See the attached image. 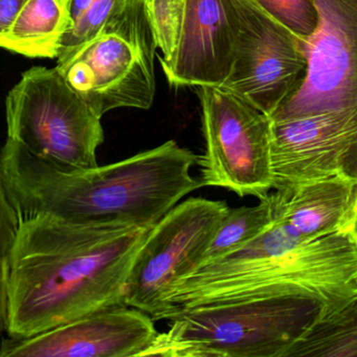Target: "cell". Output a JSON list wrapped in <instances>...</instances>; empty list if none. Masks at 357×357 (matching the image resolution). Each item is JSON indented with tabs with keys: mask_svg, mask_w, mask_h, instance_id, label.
I'll use <instances>...</instances> for the list:
<instances>
[{
	"mask_svg": "<svg viewBox=\"0 0 357 357\" xmlns=\"http://www.w3.org/2000/svg\"><path fill=\"white\" fill-rule=\"evenodd\" d=\"M151 227L20 219L10 260L7 334L28 338L124 304L131 266Z\"/></svg>",
	"mask_w": 357,
	"mask_h": 357,
	"instance_id": "6da1fadb",
	"label": "cell"
},
{
	"mask_svg": "<svg viewBox=\"0 0 357 357\" xmlns=\"http://www.w3.org/2000/svg\"><path fill=\"white\" fill-rule=\"evenodd\" d=\"M197 155L168 141L106 166L78 168L31 153L8 139L0 174L20 219L55 217L85 225L152 227L204 187L191 169Z\"/></svg>",
	"mask_w": 357,
	"mask_h": 357,
	"instance_id": "7a4b0ae2",
	"label": "cell"
},
{
	"mask_svg": "<svg viewBox=\"0 0 357 357\" xmlns=\"http://www.w3.org/2000/svg\"><path fill=\"white\" fill-rule=\"evenodd\" d=\"M289 294H313L325 311L357 301V236L302 241L273 220L248 243L181 278L167 296L166 319L177 308Z\"/></svg>",
	"mask_w": 357,
	"mask_h": 357,
	"instance_id": "3957f363",
	"label": "cell"
},
{
	"mask_svg": "<svg viewBox=\"0 0 357 357\" xmlns=\"http://www.w3.org/2000/svg\"><path fill=\"white\" fill-rule=\"evenodd\" d=\"M325 307L313 294H289L177 308L141 356L285 357Z\"/></svg>",
	"mask_w": 357,
	"mask_h": 357,
	"instance_id": "277c9868",
	"label": "cell"
},
{
	"mask_svg": "<svg viewBox=\"0 0 357 357\" xmlns=\"http://www.w3.org/2000/svg\"><path fill=\"white\" fill-rule=\"evenodd\" d=\"M156 45L144 0H125L102 32L56 68L99 118L116 108L149 109Z\"/></svg>",
	"mask_w": 357,
	"mask_h": 357,
	"instance_id": "5b68a950",
	"label": "cell"
},
{
	"mask_svg": "<svg viewBox=\"0 0 357 357\" xmlns=\"http://www.w3.org/2000/svg\"><path fill=\"white\" fill-rule=\"evenodd\" d=\"M8 139L39 158L78 168L98 166L101 118L70 89L57 68L22 74L6 100Z\"/></svg>",
	"mask_w": 357,
	"mask_h": 357,
	"instance_id": "8992f818",
	"label": "cell"
},
{
	"mask_svg": "<svg viewBox=\"0 0 357 357\" xmlns=\"http://www.w3.org/2000/svg\"><path fill=\"white\" fill-rule=\"evenodd\" d=\"M206 151L197 155L204 187L260 198L273 190L271 121L220 87H199Z\"/></svg>",
	"mask_w": 357,
	"mask_h": 357,
	"instance_id": "52a82bcc",
	"label": "cell"
},
{
	"mask_svg": "<svg viewBox=\"0 0 357 357\" xmlns=\"http://www.w3.org/2000/svg\"><path fill=\"white\" fill-rule=\"evenodd\" d=\"M229 206L222 200L190 198L171 208L148 231L131 266L124 304L166 319L173 286L202 262Z\"/></svg>",
	"mask_w": 357,
	"mask_h": 357,
	"instance_id": "ba28073f",
	"label": "cell"
},
{
	"mask_svg": "<svg viewBox=\"0 0 357 357\" xmlns=\"http://www.w3.org/2000/svg\"><path fill=\"white\" fill-rule=\"evenodd\" d=\"M231 1L237 14V37L231 72L219 87L269 118L304 77L305 41L255 0Z\"/></svg>",
	"mask_w": 357,
	"mask_h": 357,
	"instance_id": "9c48e42d",
	"label": "cell"
},
{
	"mask_svg": "<svg viewBox=\"0 0 357 357\" xmlns=\"http://www.w3.org/2000/svg\"><path fill=\"white\" fill-rule=\"evenodd\" d=\"M312 1L319 22L305 41L304 77L271 121L357 108V0Z\"/></svg>",
	"mask_w": 357,
	"mask_h": 357,
	"instance_id": "30bf717a",
	"label": "cell"
},
{
	"mask_svg": "<svg viewBox=\"0 0 357 357\" xmlns=\"http://www.w3.org/2000/svg\"><path fill=\"white\" fill-rule=\"evenodd\" d=\"M269 137L273 190L336 175L357 178V108L271 121Z\"/></svg>",
	"mask_w": 357,
	"mask_h": 357,
	"instance_id": "8fae6325",
	"label": "cell"
},
{
	"mask_svg": "<svg viewBox=\"0 0 357 357\" xmlns=\"http://www.w3.org/2000/svg\"><path fill=\"white\" fill-rule=\"evenodd\" d=\"M158 333L149 314L118 305L31 337H6L0 357L141 356Z\"/></svg>",
	"mask_w": 357,
	"mask_h": 357,
	"instance_id": "7c38bea8",
	"label": "cell"
},
{
	"mask_svg": "<svg viewBox=\"0 0 357 357\" xmlns=\"http://www.w3.org/2000/svg\"><path fill=\"white\" fill-rule=\"evenodd\" d=\"M238 20L231 0H185L178 43L160 63L175 87H219L231 72Z\"/></svg>",
	"mask_w": 357,
	"mask_h": 357,
	"instance_id": "4fadbf2b",
	"label": "cell"
},
{
	"mask_svg": "<svg viewBox=\"0 0 357 357\" xmlns=\"http://www.w3.org/2000/svg\"><path fill=\"white\" fill-rule=\"evenodd\" d=\"M273 220L302 241L357 236V178L336 175L266 194Z\"/></svg>",
	"mask_w": 357,
	"mask_h": 357,
	"instance_id": "5bb4252c",
	"label": "cell"
},
{
	"mask_svg": "<svg viewBox=\"0 0 357 357\" xmlns=\"http://www.w3.org/2000/svg\"><path fill=\"white\" fill-rule=\"evenodd\" d=\"M66 30V0H28L0 36V47L29 58L57 59Z\"/></svg>",
	"mask_w": 357,
	"mask_h": 357,
	"instance_id": "9a60e30c",
	"label": "cell"
},
{
	"mask_svg": "<svg viewBox=\"0 0 357 357\" xmlns=\"http://www.w3.org/2000/svg\"><path fill=\"white\" fill-rule=\"evenodd\" d=\"M303 356H357V301L342 308L324 310L285 357Z\"/></svg>",
	"mask_w": 357,
	"mask_h": 357,
	"instance_id": "2e32d148",
	"label": "cell"
},
{
	"mask_svg": "<svg viewBox=\"0 0 357 357\" xmlns=\"http://www.w3.org/2000/svg\"><path fill=\"white\" fill-rule=\"evenodd\" d=\"M259 199L258 206L227 208L202 256V263L214 260L248 243L273 223L266 196Z\"/></svg>",
	"mask_w": 357,
	"mask_h": 357,
	"instance_id": "e0dca14e",
	"label": "cell"
},
{
	"mask_svg": "<svg viewBox=\"0 0 357 357\" xmlns=\"http://www.w3.org/2000/svg\"><path fill=\"white\" fill-rule=\"evenodd\" d=\"M124 3L125 0H96L62 36L58 51V66L68 62L93 40Z\"/></svg>",
	"mask_w": 357,
	"mask_h": 357,
	"instance_id": "ac0fdd59",
	"label": "cell"
},
{
	"mask_svg": "<svg viewBox=\"0 0 357 357\" xmlns=\"http://www.w3.org/2000/svg\"><path fill=\"white\" fill-rule=\"evenodd\" d=\"M20 221V216L8 196L0 174V351L7 334L10 260Z\"/></svg>",
	"mask_w": 357,
	"mask_h": 357,
	"instance_id": "d6986e66",
	"label": "cell"
},
{
	"mask_svg": "<svg viewBox=\"0 0 357 357\" xmlns=\"http://www.w3.org/2000/svg\"><path fill=\"white\" fill-rule=\"evenodd\" d=\"M156 45L168 60L176 49L185 15V0H144Z\"/></svg>",
	"mask_w": 357,
	"mask_h": 357,
	"instance_id": "ffe728a7",
	"label": "cell"
},
{
	"mask_svg": "<svg viewBox=\"0 0 357 357\" xmlns=\"http://www.w3.org/2000/svg\"><path fill=\"white\" fill-rule=\"evenodd\" d=\"M262 9L306 41L314 32L319 22L312 0H255Z\"/></svg>",
	"mask_w": 357,
	"mask_h": 357,
	"instance_id": "44dd1931",
	"label": "cell"
},
{
	"mask_svg": "<svg viewBox=\"0 0 357 357\" xmlns=\"http://www.w3.org/2000/svg\"><path fill=\"white\" fill-rule=\"evenodd\" d=\"M28 0H0V36L10 28Z\"/></svg>",
	"mask_w": 357,
	"mask_h": 357,
	"instance_id": "7402d4cb",
	"label": "cell"
}]
</instances>
